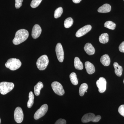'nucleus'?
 <instances>
[{"mask_svg":"<svg viewBox=\"0 0 124 124\" xmlns=\"http://www.w3.org/2000/svg\"><path fill=\"white\" fill-rule=\"evenodd\" d=\"M119 50L121 52L124 53V41L122 42L120 45L119 47Z\"/></svg>","mask_w":124,"mask_h":124,"instance_id":"nucleus-31","label":"nucleus"},{"mask_svg":"<svg viewBox=\"0 0 124 124\" xmlns=\"http://www.w3.org/2000/svg\"><path fill=\"white\" fill-rule=\"evenodd\" d=\"M63 12V10L62 7H59L55 9L54 11V17L57 19L61 17Z\"/></svg>","mask_w":124,"mask_h":124,"instance_id":"nucleus-26","label":"nucleus"},{"mask_svg":"<svg viewBox=\"0 0 124 124\" xmlns=\"http://www.w3.org/2000/svg\"><path fill=\"white\" fill-rule=\"evenodd\" d=\"M104 26L111 30H114L115 29L116 25V23L110 21H107L104 23Z\"/></svg>","mask_w":124,"mask_h":124,"instance_id":"nucleus-24","label":"nucleus"},{"mask_svg":"<svg viewBox=\"0 0 124 124\" xmlns=\"http://www.w3.org/2000/svg\"><path fill=\"white\" fill-rule=\"evenodd\" d=\"M44 87V85L41 82H39L34 86V93L36 96L39 95L41 89Z\"/></svg>","mask_w":124,"mask_h":124,"instance_id":"nucleus-19","label":"nucleus"},{"mask_svg":"<svg viewBox=\"0 0 124 124\" xmlns=\"http://www.w3.org/2000/svg\"><path fill=\"white\" fill-rule=\"evenodd\" d=\"M48 107L47 104H44L42 105L34 114V119L38 120L44 116L48 111Z\"/></svg>","mask_w":124,"mask_h":124,"instance_id":"nucleus-7","label":"nucleus"},{"mask_svg":"<svg viewBox=\"0 0 124 124\" xmlns=\"http://www.w3.org/2000/svg\"><path fill=\"white\" fill-rule=\"evenodd\" d=\"M100 62L104 66H108L110 63V59L108 55L104 54L101 57Z\"/></svg>","mask_w":124,"mask_h":124,"instance_id":"nucleus-16","label":"nucleus"},{"mask_svg":"<svg viewBox=\"0 0 124 124\" xmlns=\"http://www.w3.org/2000/svg\"><path fill=\"white\" fill-rule=\"evenodd\" d=\"M55 52L58 60L59 62H62L64 60V54L62 46L60 43L57 44L55 47Z\"/></svg>","mask_w":124,"mask_h":124,"instance_id":"nucleus-9","label":"nucleus"},{"mask_svg":"<svg viewBox=\"0 0 124 124\" xmlns=\"http://www.w3.org/2000/svg\"><path fill=\"white\" fill-rule=\"evenodd\" d=\"M108 35L107 33H103L99 36V41L100 43L104 44L108 42Z\"/></svg>","mask_w":124,"mask_h":124,"instance_id":"nucleus-21","label":"nucleus"},{"mask_svg":"<svg viewBox=\"0 0 124 124\" xmlns=\"http://www.w3.org/2000/svg\"><path fill=\"white\" fill-rule=\"evenodd\" d=\"M42 29L39 25L36 24L34 25L32 31L31 35L33 39L38 38L41 34Z\"/></svg>","mask_w":124,"mask_h":124,"instance_id":"nucleus-12","label":"nucleus"},{"mask_svg":"<svg viewBox=\"0 0 124 124\" xmlns=\"http://www.w3.org/2000/svg\"><path fill=\"white\" fill-rule=\"evenodd\" d=\"M14 87L12 82H2L0 83V93L2 95L7 94L11 91Z\"/></svg>","mask_w":124,"mask_h":124,"instance_id":"nucleus-4","label":"nucleus"},{"mask_svg":"<svg viewBox=\"0 0 124 124\" xmlns=\"http://www.w3.org/2000/svg\"><path fill=\"white\" fill-rule=\"evenodd\" d=\"M70 79L72 84L74 85H77L78 84V80L75 73L72 72L70 74Z\"/></svg>","mask_w":124,"mask_h":124,"instance_id":"nucleus-23","label":"nucleus"},{"mask_svg":"<svg viewBox=\"0 0 124 124\" xmlns=\"http://www.w3.org/2000/svg\"><path fill=\"white\" fill-rule=\"evenodd\" d=\"M14 119L17 123H21L23 119V113L22 108L20 107L16 108L14 113Z\"/></svg>","mask_w":124,"mask_h":124,"instance_id":"nucleus-8","label":"nucleus"},{"mask_svg":"<svg viewBox=\"0 0 124 124\" xmlns=\"http://www.w3.org/2000/svg\"><path fill=\"white\" fill-rule=\"evenodd\" d=\"M34 95L33 93L31 91L29 93V100L27 102V107L28 108H31L33 104L34 101Z\"/></svg>","mask_w":124,"mask_h":124,"instance_id":"nucleus-22","label":"nucleus"},{"mask_svg":"<svg viewBox=\"0 0 124 124\" xmlns=\"http://www.w3.org/2000/svg\"><path fill=\"white\" fill-rule=\"evenodd\" d=\"M0 123H1V119H0Z\"/></svg>","mask_w":124,"mask_h":124,"instance_id":"nucleus-33","label":"nucleus"},{"mask_svg":"<svg viewBox=\"0 0 124 124\" xmlns=\"http://www.w3.org/2000/svg\"><path fill=\"white\" fill-rule=\"evenodd\" d=\"M42 1V0H32L31 2V7L32 8H36L39 5Z\"/></svg>","mask_w":124,"mask_h":124,"instance_id":"nucleus-27","label":"nucleus"},{"mask_svg":"<svg viewBox=\"0 0 124 124\" xmlns=\"http://www.w3.org/2000/svg\"><path fill=\"white\" fill-rule=\"evenodd\" d=\"M101 119V116H96L93 113H86L83 116L81 119V121L83 123H87L92 121L94 122H99Z\"/></svg>","mask_w":124,"mask_h":124,"instance_id":"nucleus-5","label":"nucleus"},{"mask_svg":"<svg viewBox=\"0 0 124 124\" xmlns=\"http://www.w3.org/2000/svg\"><path fill=\"white\" fill-rule=\"evenodd\" d=\"M84 49L86 54L89 55H93L95 53V49L90 43H86L85 45Z\"/></svg>","mask_w":124,"mask_h":124,"instance_id":"nucleus-13","label":"nucleus"},{"mask_svg":"<svg viewBox=\"0 0 124 124\" xmlns=\"http://www.w3.org/2000/svg\"><path fill=\"white\" fill-rule=\"evenodd\" d=\"M96 84L99 93H104L106 89L107 81L104 78H100L96 82Z\"/></svg>","mask_w":124,"mask_h":124,"instance_id":"nucleus-10","label":"nucleus"},{"mask_svg":"<svg viewBox=\"0 0 124 124\" xmlns=\"http://www.w3.org/2000/svg\"><path fill=\"white\" fill-rule=\"evenodd\" d=\"M51 87L54 93L58 95L62 96L65 93L63 87L59 82L57 81L53 82L51 84Z\"/></svg>","mask_w":124,"mask_h":124,"instance_id":"nucleus-6","label":"nucleus"},{"mask_svg":"<svg viewBox=\"0 0 124 124\" xmlns=\"http://www.w3.org/2000/svg\"><path fill=\"white\" fill-rule=\"evenodd\" d=\"M88 89V85L86 83H84L81 84L79 89V94L80 96L81 97L84 96Z\"/></svg>","mask_w":124,"mask_h":124,"instance_id":"nucleus-20","label":"nucleus"},{"mask_svg":"<svg viewBox=\"0 0 124 124\" xmlns=\"http://www.w3.org/2000/svg\"><path fill=\"white\" fill-rule=\"evenodd\" d=\"M54 124H66V121L64 119H60L57 120Z\"/></svg>","mask_w":124,"mask_h":124,"instance_id":"nucleus-30","label":"nucleus"},{"mask_svg":"<svg viewBox=\"0 0 124 124\" xmlns=\"http://www.w3.org/2000/svg\"></svg>","mask_w":124,"mask_h":124,"instance_id":"nucleus-35","label":"nucleus"},{"mask_svg":"<svg viewBox=\"0 0 124 124\" xmlns=\"http://www.w3.org/2000/svg\"><path fill=\"white\" fill-rule=\"evenodd\" d=\"M115 69V73L116 75L118 77H121L122 75L123 69L121 66H120L116 62H115L113 64Z\"/></svg>","mask_w":124,"mask_h":124,"instance_id":"nucleus-17","label":"nucleus"},{"mask_svg":"<svg viewBox=\"0 0 124 124\" xmlns=\"http://www.w3.org/2000/svg\"><path fill=\"white\" fill-rule=\"evenodd\" d=\"M85 68L87 73L89 75H91L94 73L95 68L93 64L89 62H86L85 63Z\"/></svg>","mask_w":124,"mask_h":124,"instance_id":"nucleus-14","label":"nucleus"},{"mask_svg":"<svg viewBox=\"0 0 124 124\" xmlns=\"http://www.w3.org/2000/svg\"><path fill=\"white\" fill-rule=\"evenodd\" d=\"M92 27L90 25H87L79 29L76 33V36L77 37H80L84 35L91 31Z\"/></svg>","mask_w":124,"mask_h":124,"instance_id":"nucleus-11","label":"nucleus"},{"mask_svg":"<svg viewBox=\"0 0 124 124\" xmlns=\"http://www.w3.org/2000/svg\"><path fill=\"white\" fill-rule=\"evenodd\" d=\"M73 20L72 18L69 17L67 18L64 22V27L66 28L70 27L73 24Z\"/></svg>","mask_w":124,"mask_h":124,"instance_id":"nucleus-25","label":"nucleus"},{"mask_svg":"<svg viewBox=\"0 0 124 124\" xmlns=\"http://www.w3.org/2000/svg\"><path fill=\"white\" fill-rule=\"evenodd\" d=\"M74 66L76 69L78 70H81L84 68L83 63L78 57H76L74 59Z\"/></svg>","mask_w":124,"mask_h":124,"instance_id":"nucleus-18","label":"nucleus"},{"mask_svg":"<svg viewBox=\"0 0 124 124\" xmlns=\"http://www.w3.org/2000/svg\"><path fill=\"white\" fill-rule=\"evenodd\" d=\"M82 0H72V1L75 4H78L80 3Z\"/></svg>","mask_w":124,"mask_h":124,"instance_id":"nucleus-32","label":"nucleus"},{"mask_svg":"<svg viewBox=\"0 0 124 124\" xmlns=\"http://www.w3.org/2000/svg\"><path fill=\"white\" fill-rule=\"evenodd\" d=\"M5 65L7 68L14 71L18 69L21 67L22 62L19 59L12 58L7 60Z\"/></svg>","mask_w":124,"mask_h":124,"instance_id":"nucleus-2","label":"nucleus"},{"mask_svg":"<svg viewBox=\"0 0 124 124\" xmlns=\"http://www.w3.org/2000/svg\"></svg>","mask_w":124,"mask_h":124,"instance_id":"nucleus-34","label":"nucleus"},{"mask_svg":"<svg viewBox=\"0 0 124 124\" xmlns=\"http://www.w3.org/2000/svg\"><path fill=\"white\" fill-rule=\"evenodd\" d=\"M111 7L110 5L108 4H104L102 6L99 7L98 10V11L100 13H108L110 12Z\"/></svg>","mask_w":124,"mask_h":124,"instance_id":"nucleus-15","label":"nucleus"},{"mask_svg":"<svg viewBox=\"0 0 124 124\" xmlns=\"http://www.w3.org/2000/svg\"><path fill=\"white\" fill-rule=\"evenodd\" d=\"M49 62L48 56L46 55H42L37 60L36 62L37 66L38 69L40 70H43L47 67Z\"/></svg>","mask_w":124,"mask_h":124,"instance_id":"nucleus-3","label":"nucleus"},{"mask_svg":"<svg viewBox=\"0 0 124 124\" xmlns=\"http://www.w3.org/2000/svg\"><path fill=\"white\" fill-rule=\"evenodd\" d=\"M28 31L26 29H20L16 33L15 37L13 41V43L15 45L20 44L26 41L28 38Z\"/></svg>","mask_w":124,"mask_h":124,"instance_id":"nucleus-1","label":"nucleus"},{"mask_svg":"<svg viewBox=\"0 0 124 124\" xmlns=\"http://www.w3.org/2000/svg\"><path fill=\"white\" fill-rule=\"evenodd\" d=\"M119 113L122 116L124 117V105H121L118 108Z\"/></svg>","mask_w":124,"mask_h":124,"instance_id":"nucleus-29","label":"nucleus"},{"mask_svg":"<svg viewBox=\"0 0 124 124\" xmlns=\"http://www.w3.org/2000/svg\"><path fill=\"white\" fill-rule=\"evenodd\" d=\"M23 0H15V6L16 8H19L22 5Z\"/></svg>","mask_w":124,"mask_h":124,"instance_id":"nucleus-28","label":"nucleus"}]
</instances>
